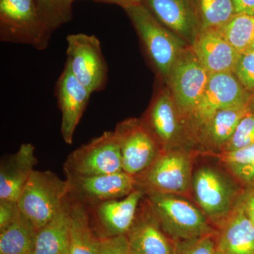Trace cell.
I'll return each mask as SVG.
<instances>
[{"label":"cell","instance_id":"cell-11","mask_svg":"<svg viewBox=\"0 0 254 254\" xmlns=\"http://www.w3.org/2000/svg\"><path fill=\"white\" fill-rule=\"evenodd\" d=\"M210 76L190 47L179 57L167 85L173 95L182 122L199 103Z\"/></svg>","mask_w":254,"mask_h":254},{"label":"cell","instance_id":"cell-17","mask_svg":"<svg viewBox=\"0 0 254 254\" xmlns=\"http://www.w3.org/2000/svg\"><path fill=\"white\" fill-rule=\"evenodd\" d=\"M143 192L136 189L120 199L108 200L91 207L92 216L105 234V237L127 235L136 219Z\"/></svg>","mask_w":254,"mask_h":254},{"label":"cell","instance_id":"cell-38","mask_svg":"<svg viewBox=\"0 0 254 254\" xmlns=\"http://www.w3.org/2000/svg\"><path fill=\"white\" fill-rule=\"evenodd\" d=\"M247 108H248L250 113L254 114V95H252Z\"/></svg>","mask_w":254,"mask_h":254},{"label":"cell","instance_id":"cell-1","mask_svg":"<svg viewBox=\"0 0 254 254\" xmlns=\"http://www.w3.org/2000/svg\"><path fill=\"white\" fill-rule=\"evenodd\" d=\"M125 9L152 64L167 84L179 57L190 46L159 22L143 4L134 5Z\"/></svg>","mask_w":254,"mask_h":254},{"label":"cell","instance_id":"cell-39","mask_svg":"<svg viewBox=\"0 0 254 254\" xmlns=\"http://www.w3.org/2000/svg\"><path fill=\"white\" fill-rule=\"evenodd\" d=\"M244 53H254V41L248 47Z\"/></svg>","mask_w":254,"mask_h":254},{"label":"cell","instance_id":"cell-37","mask_svg":"<svg viewBox=\"0 0 254 254\" xmlns=\"http://www.w3.org/2000/svg\"><path fill=\"white\" fill-rule=\"evenodd\" d=\"M95 1H103V2L111 3V4H118L124 9L134 6V5L141 4L142 0H95Z\"/></svg>","mask_w":254,"mask_h":254},{"label":"cell","instance_id":"cell-22","mask_svg":"<svg viewBox=\"0 0 254 254\" xmlns=\"http://www.w3.org/2000/svg\"><path fill=\"white\" fill-rule=\"evenodd\" d=\"M249 113L247 107L218 112L198 132L195 141L207 149L223 151L241 120Z\"/></svg>","mask_w":254,"mask_h":254},{"label":"cell","instance_id":"cell-8","mask_svg":"<svg viewBox=\"0 0 254 254\" xmlns=\"http://www.w3.org/2000/svg\"><path fill=\"white\" fill-rule=\"evenodd\" d=\"M66 177H93L123 170L121 151L114 131L81 145L70 153L64 164Z\"/></svg>","mask_w":254,"mask_h":254},{"label":"cell","instance_id":"cell-19","mask_svg":"<svg viewBox=\"0 0 254 254\" xmlns=\"http://www.w3.org/2000/svg\"><path fill=\"white\" fill-rule=\"evenodd\" d=\"M163 229L147 205L127 234L133 254H173L174 247L162 232Z\"/></svg>","mask_w":254,"mask_h":254},{"label":"cell","instance_id":"cell-7","mask_svg":"<svg viewBox=\"0 0 254 254\" xmlns=\"http://www.w3.org/2000/svg\"><path fill=\"white\" fill-rule=\"evenodd\" d=\"M192 163L190 155L182 149L163 150L150 168L135 179L136 189L143 193L163 192L180 195L191 185Z\"/></svg>","mask_w":254,"mask_h":254},{"label":"cell","instance_id":"cell-15","mask_svg":"<svg viewBox=\"0 0 254 254\" xmlns=\"http://www.w3.org/2000/svg\"><path fill=\"white\" fill-rule=\"evenodd\" d=\"M55 90L62 113V136L65 143L71 144L73 133L86 109L92 93L73 76L66 63L57 82Z\"/></svg>","mask_w":254,"mask_h":254},{"label":"cell","instance_id":"cell-3","mask_svg":"<svg viewBox=\"0 0 254 254\" xmlns=\"http://www.w3.org/2000/svg\"><path fill=\"white\" fill-rule=\"evenodd\" d=\"M252 94L241 84L233 72L210 74L199 103L182 121L185 136L195 140L202 128L221 110L248 106Z\"/></svg>","mask_w":254,"mask_h":254},{"label":"cell","instance_id":"cell-41","mask_svg":"<svg viewBox=\"0 0 254 254\" xmlns=\"http://www.w3.org/2000/svg\"></svg>","mask_w":254,"mask_h":254},{"label":"cell","instance_id":"cell-30","mask_svg":"<svg viewBox=\"0 0 254 254\" xmlns=\"http://www.w3.org/2000/svg\"><path fill=\"white\" fill-rule=\"evenodd\" d=\"M222 158L227 168L236 177L254 160V144L232 151L225 152Z\"/></svg>","mask_w":254,"mask_h":254},{"label":"cell","instance_id":"cell-13","mask_svg":"<svg viewBox=\"0 0 254 254\" xmlns=\"http://www.w3.org/2000/svg\"><path fill=\"white\" fill-rule=\"evenodd\" d=\"M141 120L163 150L175 148L185 137L181 117L169 88L155 95Z\"/></svg>","mask_w":254,"mask_h":254},{"label":"cell","instance_id":"cell-33","mask_svg":"<svg viewBox=\"0 0 254 254\" xmlns=\"http://www.w3.org/2000/svg\"><path fill=\"white\" fill-rule=\"evenodd\" d=\"M19 211L16 202L0 200V230L7 227Z\"/></svg>","mask_w":254,"mask_h":254},{"label":"cell","instance_id":"cell-10","mask_svg":"<svg viewBox=\"0 0 254 254\" xmlns=\"http://www.w3.org/2000/svg\"><path fill=\"white\" fill-rule=\"evenodd\" d=\"M66 42V63L73 76L92 93L104 89L108 68L98 38L76 33L68 35Z\"/></svg>","mask_w":254,"mask_h":254},{"label":"cell","instance_id":"cell-18","mask_svg":"<svg viewBox=\"0 0 254 254\" xmlns=\"http://www.w3.org/2000/svg\"><path fill=\"white\" fill-rule=\"evenodd\" d=\"M38 163L35 147L23 143L0 165V200L16 202Z\"/></svg>","mask_w":254,"mask_h":254},{"label":"cell","instance_id":"cell-26","mask_svg":"<svg viewBox=\"0 0 254 254\" xmlns=\"http://www.w3.org/2000/svg\"><path fill=\"white\" fill-rule=\"evenodd\" d=\"M38 14L50 36L55 30L71 21L76 0H35Z\"/></svg>","mask_w":254,"mask_h":254},{"label":"cell","instance_id":"cell-14","mask_svg":"<svg viewBox=\"0 0 254 254\" xmlns=\"http://www.w3.org/2000/svg\"><path fill=\"white\" fill-rule=\"evenodd\" d=\"M141 4L189 46L199 34L200 18L195 0H142Z\"/></svg>","mask_w":254,"mask_h":254},{"label":"cell","instance_id":"cell-36","mask_svg":"<svg viewBox=\"0 0 254 254\" xmlns=\"http://www.w3.org/2000/svg\"><path fill=\"white\" fill-rule=\"evenodd\" d=\"M236 14L254 15V0H232Z\"/></svg>","mask_w":254,"mask_h":254},{"label":"cell","instance_id":"cell-29","mask_svg":"<svg viewBox=\"0 0 254 254\" xmlns=\"http://www.w3.org/2000/svg\"><path fill=\"white\" fill-rule=\"evenodd\" d=\"M216 250L217 244L213 240V235H210L176 242L173 254H215Z\"/></svg>","mask_w":254,"mask_h":254},{"label":"cell","instance_id":"cell-40","mask_svg":"<svg viewBox=\"0 0 254 254\" xmlns=\"http://www.w3.org/2000/svg\"><path fill=\"white\" fill-rule=\"evenodd\" d=\"M215 254H222V252H220V251H219L218 250V249H217L216 252H215Z\"/></svg>","mask_w":254,"mask_h":254},{"label":"cell","instance_id":"cell-27","mask_svg":"<svg viewBox=\"0 0 254 254\" xmlns=\"http://www.w3.org/2000/svg\"><path fill=\"white\" fill-rule=\"evenodd\" d=\"M220 30L230 44L242 54L254 41V16L235 15Z\"/></svg>","mask_w":254,"mask_h":254},{"label":"cell","instance_id":"cell-28","mask_svg":"<svg viewBox=\"0 0 254 254\" xmlns=\"http://www.w3.org/2000/svg\"><path fill=\"white\" fill-rule=\"evenodd\" d=\"M252 144H254V114L249 113L241 120L223 152L232 151Z\"/></svg>","mask_w":254,"mask_h":254},{"label":"cell","instance_id":"cell-23","mask_svg":"<svg viewBox=\"0 0 254 254\" xmlns=\"http://www.w3.org/2000/svg\"><path fill=\"white\" fill-rule=\"evenodd\" d=\"M71 199L69 254H99L100 238L90 225L88 207Z\"/></svg>","mask_w":254,"mask_h":254},{"label":"cell","instance_id":"cell-21","mask_svg":"<svg viewBox=\"0 0 254 254\" xmlns=\"http://www.w3.org/2000/svg\"><path fill=\"white\" fill-rule=\"evenodd\" d=\"M70 209L68 197L58 215L38 230L33 254H69Z\"/></svg>","mask_w":254,"mask_h":254},{"label":"cell","instance_id":"cell-2","mask_svg":"<svg viewBox=\"0 0 254 254\" xmlns=\"http://www.w3.org/2000/svg\"><path fill=\"white\" fill-rule=\"evenodd\" d=\"M145 193L147 205L160 227L176 242L213 235L205 214L189 200L173 193Z\"/></svg>","mask_w":254,"mask_h":254},{"label":"cell","instance_id":"cell-32","mask_svg":"<svg viewBox=\"0 0 254 254\" xmlns=\"http://www.w3.org/2000/svg\"><path fill=\"white\" fill-rule=\"evenodd\" d=\"M100 238L99 254H133L127 235Z\"/></svg>","mask_w":254,"mask_h":254},{"label":"cell","instance_id":"cell-31","mask_svg":"<svg viewBox=\"0 0 254 254\" xmlns=\"http://www.w3.org/2000/svg\"><path fill=\"white\" fill-rule=\"evenodd\" d=\"M233 73L244 88L254 95V53H242Z\"/></svg>","mask_w":254,"mask_h":254},{"label":"cell","instance_id":"cell-20","mask_svg":"<svg viewBox=\"0 0 254 254\" xmlns=\"http://www.w3.org/2000/svg\"><path fill=\"white\" fill-rule=\"evenodd\" d=\"M217 249L224 254H254V224L239 203L222 224Z\"/></svg>","mask_w":254,"mask_h":254},{"label":"cell","instance_id":"cell-34","mask_svg":"<svg viewBox=\"0 0 254 254\" xmlns=\"http://www.w3.org/2000/svg\"><path fill=\"white\" fill-rule=\"evenodd\" d=\"M238 203L254 224V187H250L242 192Z\"/></svg>","mask_w":254,"mask_h":254},{"label":"cell","instance_id":"cell-5","mask_svg":"<svg viewBox=\"0 0 254 254\" xmlns=\"http://www.w3.org/2000/svg\"><path fill=\"white\" fill-rule=\"evenodd\" d=\"M195 199L207 218L222 226L230 216L242 192L221 172L202 167L193 175Z\"/></svg>","mask_w":254,"mask_h":254},{"label":"cell","instance_id":"cell-4","mask_svg":"<svg viewBox=\"0 0 254 254\" xmlns=\"http://www.w3.org/2000/svg\"><path fill=\"white\" fill-rule=\"evenodd\" d=\"M68 193L67 180L48 170H34L18 198V208L39 230L58 215Z\"/></svg>","mask_w":254,"mask_h":254},{"label":"cell","instance_id":"cell-35","mask_svg":"<svg viewBox=\"0 0 254 254\" xmlns=\"http://www.w3.org/2000/svg\"><path fill=\"white\" fill-rule=\"evenodd\" d=\"M236 177L248 188L254 187V158L252 163L244 168Z\"/></svg>","mask_w":254,"mask_h":254},{"label":"cell","instance_id":"cell-6","mask_svg":"<svg viewBox=\"0 0 254 254\" xmlns=\"http://www.w3.org/2000/svg\"><path fill=\"white\" fill-rule=\"evenodd\" d=\"M50 36L42 23L35 0H0V39L46 49Z\"/></svg>","mask_w":254,"mask_h":254},{"label":"cell","instance_id":"cell-25","mask_svg":"<svg viewBox=\"0 0 254 254\" xmlns=\"http://www.w3.org/2000/svg\"><path fill=\"white\" fill-rule=\"evenodd\" d=\"M200 31L220 29L236 14L232 0H195Z\"/></svg>","mask_w":254,"mask_h":254},{"label":"cell","instance_id":"cell-12","mask_svg":"<svg viewBox=\"0 0 254 254\" xmlns=\"http://www.w3.org/2000/svg\"><path fill=\"white\" fill-rule=\"evenodd\" d=\"M68 197L87 207L120 199L136 189L134 177L124 171L93 177H69Z\"/></svg>","mask_w":254,"mask_h":254},{"label":"cell","instance_id":"cell-24","mask_svg":"<svg viewBox=\"0 0 254 254\" xmlns=\"http://www.w3.org/2000/svg\"><path fill=\"white\" fill-rule=\"evenodd\" d=\"M38 230L21 210L0 230V254H33Z\"/></svg>","mask_w":254,"mask_h":254},{"label":"cell","instance_id":"cell-9","mask_svg":"<svg viewBox=\"0 0 254 254\" xmlns=\"http://www.w3.org/2000/svg\"><path fill=\"white\" fill-rule=\"evenodd\" d=\"M114 133L121 151L123 170L135 179L150 168L163 150L141 120H125Z\"/></svg>","mask_w":254,"mask_h":254},{"label":"cell","instance_id":"cell-16","mask_svg":"<svg viewBox=\"0 0 254 254\" xmlns=\"http://www.w3.org/2000/svg\"><path fill=\"white\" fill-rule=\"evenodd\" d=\"M190 48L210 74L234 72L242 55L220 29L200 31Z\"/></svg>","mask_w":254,"mask_h":254}]
</instances>
